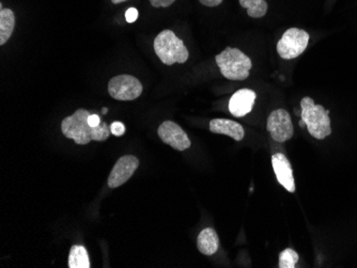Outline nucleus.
Returning a JSON list of instances; mask_svg holds the SVG:
<instances>
[{
  "instance_id": "5",
  "label": "nucleus",
  "mask_w": 357,
  "mask_h": 268,
  "mask_svg": "<svg viewBox=\"0 0 357 268\" xmlns=\"http://www.w3.org/2000/svg\"><path fill=\"white\" fill-rule=\"evenodd\" d=\"M310 35L300 28H290L280 38L278 53L282 59H296L304 53L308 46Z\"/></svg>"
},
{
  "instance_id": "6",
  "label": "nucleus",
  "mask_w": 357,
  "mask_h": 268,
  "mask_svg": "<svg viewBox=\"0 0 357 268\" xmlns=\"http://www.w3.org/2000/svg\"><path fill=\"white\" fill-rule=\"evenodd\" d=\"M142 83L131 75H118L108 83V93L117 101H134L142 95Z\"/></svg>"
},
{
  "instance_id": "21",
  "label": "nucleus",
  "mask_w": 357,
  "mask_h": 268,
  "mask_svg": "<svg viewBox=\"0 0 357 268\" xmlns=\"http://www.w3.org/2000/svg\"><path fill=\"white\" fill-rule=\"evenodd\" d=\"M199 1L206 7L211 8L218 7L222 3V0H199Z\"/></svg>"
},
{
  "instance_id": "1",
  "label": "nucleus",
  "mask_w": 357,
  "mask_h": 268,
  "mask_svg": "<svg viewBox=\"0 0 357 268\" xmlns=\"http://www.w3.org/2000/svg\"><path fill=\"white\" fill-rule=\"evenodd\" d=\"M91 113L86 109H77L73 115L63 119L61 131L64 137L72 139L77 145H88L90 141H105L109 138L110 127L102 122L99 126L93 127L89 124Z\"/></svg>"
},
{
  "instance_id": "13",
  "label": "nucleus",
  "mask_w": 357,
  "mask_h": 268,
  "mask_svg": "<svg viewBox=\"0 0 357 268\" xmlns=\"http://www.w3.org/2000/svg\"><path fill=\"white\" fill-rule=\"evenodd\" d=\"M198 250L204 255H213L220 249V239L215 230L206 228L197 237Z\"/></svg>"
},
{
  "instance_id": "7",
  "label": "nucleus",
  "mask_w": 357,
  "mask_h": 268,
  "mask_svg": "<svg viewBox=\"0 0 357 268\" xmlns=\"http://www.w3.org/2000/svg\"><path fill=\"white\" fill-rule=\"evenodd\" d=\"M266 129L276 143H284L290 140L294 133L290 113L284 109L273 110L266 122Z\"/></svg>"
},
{
  "instance_id": "24",
  "label": "nucleus",
  "mask_w": 357,
  "mask_h": 268,
  "mask_svg": "<svg viewBox=\"0 0 357 268\" xmlns=\"http://www.w3.org/2000/svg\"><path fill=\"white\" fill-rule=\"evenodd\" d=\"M300 126L301 127H306V124H305V122L303 121V120H301L300 121Z\"/></svg>"
},
{
  "instance_id": "15",
  "label": "nucleus",
  "mask_w": 357,
  "mask_h": 268,
  "mask_svg": "<svg viewBox=\"0 0 357 268\" xmlns=\"http://www.w3.org/2000/svg\"><path fill=\"white\" fill-rule=\"evenodd\" d=\"M70 268H90L89 255L87 249L84 246L74 245L70 250L69 262Z\"/></svg>"
},
{
  "instance_id": "2",
  "label": "nucleus",
  "mask_w": 357,
  "mask_h": 268,
  "mask_svg": "<svg viewBox=\"0 0 357 268\" xmlns=\"http://www.w3.org/2000/svg\"><path fill=\"white\" fill-rule=\"evenodd\" d=\"M301 118L306 124L310 135L316 139H326L332 134L330 111L314 103L312 97H306L301 101Z\"/></svg>"
},
{
  "instance_id": "4",
  "label": "nucleus",
  "mask_w": 357,
  "mask_h": 268,
  "mask_svg": "<svg viewBox=\"0 0 357 268\" xmlns=\"http://www.w3.org/2000/svg\"><path fill=\"white\" fill-rule=\"evenodd\" d=\"M216 63L224 77L230 81H244L250 76L252 60L238 49L227 47L215 57Z\"/></svg>"
},
{
  "instance_id": "14",
  "label": "nucleus",
  "mask_w": 357,
  "mask_h": 268,
  "mask_svg": "<svg viewBox=\"0 0 357 268\" xmlns=\"http://www.w3.org/2000/svg\"><path fill=\"white\" fill-rule=\"evenodd\" d=\"M15 27V15L10 9L0 10V45H5Z\"/></svg>"
},
{
  "instance_id": "26",
  "label": "nucleus",
  "mask_w": 357,
  "mask_h": 268,
  "mask_svg": "<svg viewBox=\"0 0 357 268\" xmlns=\"http://www.w3.org/2000/svg\"><path fill=\"white\" fill-rule=\"evenodd\" d=\"M296 115L301 116V111H298V110H296Z\"/></svg>"
},
{
  "instance_id": "22",
  "label": "nucleus",
  "mask_w": 357,
  "mask_h": 268,
  "mask_svg": "<svg viewBox=\"0 0 357 268\" xmlns=\"http://www.w3.org/2000/svg\"><path fill=\"white\" fill-rule=\"evenodd\" d=\"M101 119H100L99 116L98 115H90L89 117V124L93 127H96V126H99L101 124Z\"/></svg>"
},
{
  "instance_id": "9",
  "label": "nucleus",
  "mask_w": 357,
  "mask_h": 268,
  "mask_svg": "<svg viewBox=\"0 0 357 268\" xmlns=\"http://www.w3.org/2000/svg\"><path fill=\"white\" fill-rule=\"evenodd\" d=\"M139 166V161L134 155H124L118 159L108 177L109 188H117L123 185L133 177Z\"/></svg>"
},
{
  "instance_id": "8",
  "label": "nucleus",
  "mask_w": 357,
  "mask_h": 268,
  "mask_svg": "<svg viewBox=\"0 0 357 268\" xmlns=\"http://www.w3.org/2000/svg\"><path fill=\"white\" fill-rule=\"evenodd\" d=\"M158 134L164 143L174 148L176 151H185L192 145L185 132L174 122H163L158 127Z\"/></svg>"
},
{
  "instance_id": "10",
  "label": "nucleus",
  "mask_w": 357,
  "mask_h": 268,
  "mask_svg": "<svg viewBox=\"0 0 357 268\" xmlns=\"http://www.w3.org/2000/svg\"><path fill=\"white\" fill-rule=\"evenodd\" d=\"M272 166L278 183L289 193H296V181H294V170L286 155L276 153L272 156Z\"/></svg>"
},
{
  "instance_id": "25",
  "label": "nucleus",
  "mask_w": 357,
  "mask_h": 268,
  "mask_svg": "<svg viewBox=\"0 0 357 268\" xmlns=\"http://www.w3.org/2000/svg\"><path fill=\"white\" fill-rule=\"evenodd\" d=\"M108 109L107 108H103V110H102V113H104V115H106L107 113Z\"/></svg>"
},
{
  "instance_id": "16",
  "label": "nucleus",
  "mask_w": 357,
  "mask_h": 268,
  "mask_svg": "<svg viewBox=\"0 0 357 268\" xmlns=\"http://www.w3.org/2000/svg\"><path fill=\"white\" fill-rule=\"evenodd\" d=\"M240 5L248 10V17L260 19L266 15L268 6L264 0H238Z\"/></svg>"
},
{
  "instance_id": "18",
  "label": "nucleus",
  "mask_w": 357,
  "mask_h": 268,
  "mask_svg": "<svg viewBox=\"0 0 357 268\" xmlns=\"http://www.w3.org/2000/svg\"><path fill=\"white\" fill-rule=\"evenodd\" d=\"M110 132L116 137H120V136L124 135V133H126V126L121 122H114L110 125Z\"/></svg>"
},
{
  "instance_id": "19",
  "label": "nucleus",
  "mask_w": 357,
  "mask_h": 268,
  "mask_svg": "<svg viewBox=\"0 0 357 268\" xmlns=\"http://www.w3.org/2000/svg\"><path fill=\"white\" fill-rule=\"evenodd\" d=\"M150 3L154 8H168L176 1V0H149Z\"/></svg>"
},
{
  "instance_id": "11",
  "label": "nucleus",
  "mask_w": 357,
  "mask_h": 268,
  "mask_svg": "<svg viewBox=\"0 0 357 268\" xmlns=\"http://www.w3.org/2000/svg\"><path fill=\"white\" fill-rule=\"evenodd\" d=\"M257 99L256 92L250 89H241L232 95L229 101V111L236 118L248 115L252 110Z\"/></svg>"
},
{
  "instance_id": "23",
  "label": "nucleus",
  "mask_w": 357,
  "mask_h": 268,
  "mask_svg": "<svg viewBox=\"0 0 357 268\" xmlns=\"http://www.w3.org/2000/svg\"><path fill=\"white\" fill-rule=\"evenodd\" d=\"M112 3H115V5H118V3H124L126 0H112Z\"/></svg>"
},
{
  "instance_id": "20",
  "label": "nucleus",
  "mask_w": 357,
  "mask_h": 268,
  "mask_svg": "<svg viewBox=\"0 0 357 268\" xmlns=\"http://www.w3.org/2000/svg\"><path fill=\"white\" fill-rule=\"evenodd\" d=\"M138 19V10L135 8H130L126 12V19L128 23H134Z\"/></svg>"
},
{
  "instance_id": "12",
  "label": "nucleus",
  "mask_w": 357,
  "mask_h": 268,
  "mask_svg": "<svg viewBox=\"0 0 357 268\" xmlns=\"http://www.w3.org/2000/svg\"><path fill=\"white\" fill-rule=\"evenodd\" d=\"M210 131L218 135L229 136L236 141H241L245 136V132L240 123L228 119L212 120L210 122Z\"/></svg>"
},
{
  "instance_id": "17",
  "label": "nucleus",
  "mask_w": 357,
  "mask_h": 268,
  "mask_svg": "<svg viewBox=\"0 0 357 268\" xmlns=\"http://www.w3.org/2000/svg\"><path fill=\"white\" fill-rule=\"evenodd\" d=\"M298 262V252L287 248L280 255V268H294Z\"/></svg>"
},
{
  "instance_id": "3",
  "label": "nucleus",
  "mask_w": 357,
  "mask_h": 268,
  "mask_svg": "<svg viewBox=\"0 0 357 268\" xmlns=\"http://www.w3.org/2000/svg\"><path fill=\"white\" fill-rule=\"evenodd\" d=\"M154 51L164 65L185 63L190 57L185 44L172 30H163L154 40Z\"/></svg>"
}]
</instances>
